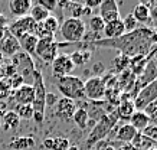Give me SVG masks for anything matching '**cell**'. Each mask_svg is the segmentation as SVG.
<instances>
[{"mask_svg":"<svg viewBox=\"0 0 157 150\" xmlns=\"http://www.w3.org/2000/svg\"><path fill=\"white\" fill-rule=\"evenodd\" d=\"M153 35H154L153 30L148 28H138L137 30H134L131 33L123 35L121 38L100 39V40H95L90 45L118 49L121 55L127 56V58H133V56H138V55L146 56L151 49V42L154 39Z\"/></svg>","mask_w":157,"mask_h":150,"instance_id":"obj_1","label":"cell"},{"mask_svg":"<svg viewBox=\"0 0 157 150\" xmlns=\"http://www.w3.org/2000/svg\"><path fill=\"white\" fill-rule=\"evenodd\" d=\"M32 87H33V102H32V108H33V118L38 124H42L45 120V110H46V85H45V79L43 75L39 69H35L33 79H32Z\"/></svg>","mask_w":157,"mask_h":150,"instance_id":"obj_2","label":"cell"},{"mask_svg":"<svg viewBox=\"0 0 157 150\" xmlns=\"http://www.w3.org/2000/svg\"><path fill=\"white\" fill-rule=\"evenodd\" d=\"M118 116L117 113H111V114H104L98 118L95 123V126L92 127L91 133L86 137V147L91 149L92 146H95L97 143L102 141L107 136L111 133V130L115 127L117 121H118Z\"/></svg>","mask_w":157,"mask_h":150,"instance_id":"obj_3","label":"cell"},{"mask_svg":"<svg viewBox=\"0 0 157 150\" xmlns=\"http://www.w3.org/2000/svg\"><path fill=\"white\" fill-rule=\"evenodd\" d=\"M56 88L63 98H69L72 101L85 98L84 94V81L81 78L67 75V77L56 78Z\"/></svg>","mask_w":157,"mask_h":150,"instance_id":"obj_4","label":"cell"},{"mask_svg":"<svg viewBox=\"0 0 157 150\" xmlns=\"http://www.w3.org/2000/svg\"><path fill=\"white\" fill-rule=\"evenodd\" d=\"M61 35L67 44H79L85 38V22L82 19H72L68 17L61 23Z\"/></svg>","mask_w":157,"mask_h":150,"instance_id":"obj_5","label":"cell"},{"mask_svg":"<svg viewBox=\"0 0 157 150\" xmlns=\"http://www.w3.org/2000/svg\"><path fill=\"white\" fill-rule=\"evenodd\" d=\"M12 63L16 68L17 74L25 79V84H30V79H33V72L36 69L33 58L20 51L19 53L12 56Z\"/></svg>","mask_w":157,"mask_h":150,"instance_id":"obj_6","label":"cell"},{"mask_svg":"<svg viewBox=\"0 0 157 150\" xmlns=\"http://www.w3.org/2000/svg\"><path fill=\"white\" fill-rule=\"evenodd\" d=\"M157 101V79L151 84L146 85L137 92L136 98L133 100L136 111H144L151 102Z\"/></svg>","mask_w":157,"mask_h":150,"instance_id":"obj_7","label":"cell"},{"mask_svg":"<svg viewBox=\"0 0 157 150\" xmlns=\"http://www.w3.org/2000/svg\"><path fill=\"white\" fill-rule=\"evenodd\" d=\"M105 92H107V84H105L104 78L92 77L84 83L85 98H90L92 101H98L105 97Z\"/></svg>","mask_w":157,"mask_h":150,"instance_id":"obj_8","label":"cell"},{"mask_svg":"<svg viewBox=\"0 0 157 150\" xmlns=\"http://www.w3.org/2000/svg\"><path fill=\"white\" fill-rule=\"evenodd\" d=\"M35 28H36V23L33 22V19L30 16H23V17H17V19L12 22V23L7 26V32H9L12 36H14L16 39L22 38L23 35H29V33H35Z\"/></svg>","mask_w":157,"mask_h":150,"instance_id":"obj_9","label":"cell"},{"mask_svg":"<svg viewBox=\"0 0 157 150\" xmlns=\"http://www.w3.org/2000/svg\"><path fill=\"white\" fill-rule=\"evenodd\" d=\"M51 67H52L53 75H55L56 78L71 75V72L75 69V67H74L71 58H69V55H67V53H61V55H58L56 58L53 59V62L51 63Z\"/></svg>","mask_w":157,"mask_h":150,"instance_id":"obj_10","label":"cell"},{"mask_svg":"<svg viewBox=\"0 0 157 150\" xmlns=\"http://www.w3.org/2000/svg\"><path fill=\"white\" fill-rule=\"evenodd\" d=\"M156 79H157V62L154 59H148L147 65H146V68L143 69V72L136 78L134 88L140 87V90H141V88H144L146 85H148V84H151L153 81H156Z\"/></svg>","mask_w":157,"mask_h":150,"instance_id":"obj_11","label":"cell"},{"mask_svg":"<svg viewBox=\"0 0 157 150\" xmlns=\"http://www.w3.org/2000/svg\"><path fill=\"white\" fill-rule=\"evenodd\" d=\"M10 97L13 98V101L16 102L17 106H32L33 98H35L32 84H23L22 87H19L17 90H14Z\"/></svg>","mask_w":157,"mask_h":150,"instance_id":"obj_12","label":"cell"},{"mask_svg":"<svg viewBox=\"0 0 157 150\" xmlns=\"http://www.w3.org/2000/svg\"><path fill=\"white\" fill-rule=\"evenodd\" d=\"M58 6L63 9L62 12H68L72 19H81V16L91 13V10L86 9L81 2H58Z\"/></svg>","mask_w":157,"mask_h":150,"instance_id":"obj_13","label":"cell"},{"mask_svg":"<svg viewBox=\"0 0 157 150\" xmlns=\"http://www.w3.org/2000/svg\"><path fill=\"white\" fill-rule=\"evenodd\" d=\"M22 49H20L19 40L12 36L9 32H6L5 38L0 40V53L2 55H6V56H14L16 53H19Z\"/></svg>","mask_w":157,"mask_h":150,"instance_id":"obj_14","label":"cell"},{"mask_svg":"<svg viewBox=\"0 0 157 150\" xmlns=\"http://www.w3.org/2000/svg\"><path fill=\"white\" fill-rule=\"evenodd\" d=\"M76 110V104L75 101H72L69 98H58L56 101V113L58 116L61 117L62 120L65 121H71L72 116Z\"/></svg>","mask_w":157,"mask_h":150,"instance_id":"obj_15","label":"cell"},{"mask_svg":"<svg viewBox=\"0 0 157 150\" xmlns=\"http://www.w3.org/2000/svg\"><path fill=\"white\" fill-rule=\"evenodd\" d=\"M123 35H125L124 25H123V20L118 19L115 22H111V23H105L101 36H102V39H117V38H121Z\"/></svg>","mask_w":157,"mask_h":150,"instance_id":"obj_16","label":"cell"},{"mask_svg":"<svg viewBox=\"0 0 157 150\" xmlns=\"http://www.w3.org/2000/svg\"><path fill=\"white\" fill-rule=\"evenodd\" d=\"M30 7H32V2L30 0H10L9 2L10 13L16 16V17L28 16Z\"/></svg>","mask_w":157,"mask_h":150,"instance_id":"obj_17","label":"cell"},{"mask_svg":"<svg viewBox=\"0 0 157 150\" xmlns=\"http://www.w3.org/2000/svg\"><path fill=\"white\" fill-rule=\"evenodd\" d=\"M136 134H137V130L131 124L125 123V124H123V126H120L117 129L115 139L118 141H121V143H124V144H130L133 141V139L136 137Z\"/></svg>","mask_w":157,"mask_h":150,"instance_id":"obj_18","label":"cell"},{"mask_svg":"<svg viewBox=\"0 0 157 150\" xmlns=\"http://www.w3.org/2000/svg\"><path fill=\"white\" fill-rule=\"evenodd\" d=\"M20 45L22 52L28 53L29 56H35V49H36V44H38V38L35 35L29 33V35H23L22 38L17 39Z\"/></svg>","mask_w":157,"mask_h":150,"instance_id":"obj_19","label":"cell"},{"mask_svg":"<svg viewBox=\"0 0 157 150\" xmlns=\"http://www.w3.org/2000/svg\"><path fill=\"white\" fill-rule=\"evenodd\" d=\"M71 146L67 137H46L43 140V147L48 150H68Z\"/></svg>","mask_w":157,"mask_h":150,"instance_id":"obj_20","label":"cell"},{"mask_svg":"<svg viewBox=\"0 0 157 150\" xmlns=\"http://www.w3.org/2000/svg\"><path fill=\"white\" fill-rule=\"evenodd\" d=\"M117 116L121 120H130L131 116L136 113V107H134L133 100H121L118 102V107H117Z\"/></svg>","mask_w":157,"mask_h":150,"instance_id":"obj_21","label":"cell"},{"mask_svg":"<svg viewBox=\"0 0 157 150\" xmlns=\"http://www.w3.org/2000/svg\"><path fill=\"white\" fill-rule=\"evenodd\" d=\"M128 124H131L137 130V133H141L150 124V118H148V116L144 111H136L131 116V118H130Z\"/></svg>","mask_w":157,"mask_h":150,"instance_id":"obj_22","label":"cell"},{"mask_svg":"<svg viewBox=\"0 0 157 150\" xmlns=\"http://www.w3.org/2000/svg\"><path fill=\"white\" fill-rule=\"evenodd\" d=\"M0 123H2V127H3L6 131L17 130V127H19V124H20V118L13 110H9L5 116L0 118Z\"/></svg>","mask_w":157,"mask_h":150,"instance_id":"obj_23","label":"cell"},{"mask_svg":"<svg viewBox=\"0 0 157 150\" xmlns=\"http://www.w3.org/2000/svg\"><path fill=\"white\" fill-rule=\"evenodd\" d=\"M9 147L12 150H29L35 147V139L33 137H14L9 143Z\"/></svg>","mask_w":157,"mask_h":150,"instance_id":"obj_24","label":"cell"},{"mask_svg":"<svg viewBox=\"0 0 157 150\" xmlns=\"http://www.w3.org/2000/svg\"><path fill=\"white\" fill-rule=\"evenodd\" d=\"M147 61H148V58H146V56H143V55H138V56H133V58H130V63H128L130 72L137 78L140 74L143 72L144 68H146Z\"/></svg>","mask_w":157,"mask_h":150,"instance_id":"obj_25","label":"cell"},{"mask_svg":"<svg viewBox=\"0 0 157 150\" xmlns=\"http://www.w3.org/2000/svg\"><path fill=\"white\" fill-rule=\"evenodd\" d=\"M134 19L137 20V23H147L150 22V9H148L146 3H138L136 7L133 9Z\"/></svg>","mask_w":157,"mask_h":150,"instance_id":"obj_26","label":"cell"},{"mask_svg":"<svg viewBox=\"0 0 157 150\" xmlns=\"http://www.w3.org/2000/svg\"><path fill=\"white\" fill-rule=\"evenodd\" d=\"M72 120L75 123L76 126L79 127L81 130H84L86 126H88V123H90V114L86 111L85 108H76L75 113H74V116H72Z\"/></svg>","mask_w":157,"mask_h":150,"instance_id":"obj_27","label":"cell"},{"mask_svg":"<svg viewBox=\"0 0 157 150\" xmlns=\"http://www.w3.org/2000/svg\"><path fill=\"white\" fill-rule=\"evenodd\" d=\"M58 49H59V48H58V42L55 40V42L49 45L48 48L45 49L42 53H39L38 58H40L43 62H46V63H52L53 59L59 55V53H58Z\"/></svg>","mask_w":157,"mask_h":150,"instance_id":"obj_28","label":"cell"},{"mask_svg":"<svg viewBox=\"0 0 157 150\" xmlns=\"http://www.w3.org/2000/svg\"><path fill=\"white\" fill-rule=\"evenodd\" d=\"M49 15H51L49 12H46L45 9H42V7L38 6L36 3L32 5V7H30V10H29V16L33 19L35 23H42L43 20L46 19Z\"/></svg>","mask_w":157,"mask_h":150,"instance_id":"obj_29","label":"cell"},{"mask_svg":"<svg viewBox=\"0 0 157 150\" xmlns=\"http://www.w3.org/2000/svg\"><path fill=\"white\" fill-rule=\"evenodd\" d=\"M40 25H42L43 30H45L48 35H55V32H58V30H59V28H61L59 20H58L55 16H51V15H49L46 19L43 20Z\"/></svg>","mask_w":157,"mask_h":150,"instance_id":"obj_30","label":"cell"},{"mask_svg":"<svg viewBox=\"0 0 157 150\" xmlns=\"http://www.w3.org/2000/svg\"><path fill=\"white\" fill-rule=\"evenodd\" d=\"M69 58H71L74 67H82L86 61H90L91 52H88V51H75V52H72L69 55Z\"/></svg>","mask_w":157,"mask_h":150,"instance_id":"obj_31","label":"cell"},{"mask_svg":"<svg viewBox=\"0 0 157 150\" xmlns=\"http://www.w3.org/2000/svg\"><path fill=\"white\" fill-rule=\"evenodd\" d=\"M19 118L22 120H32L33 118V108L32 106H16V110H13Z\"/></svg>","mask_w":157,"mask_h":150,"instance_id":"obj_32","label":"cell"},{"mask_svg":"<svg viewBox=\"0 0 157 150\" xmlns=\"http://www.w3.org/2000/svg\"><path fill=\"white\" fill-rule=\"evenodd\" d=\"M90 29L92 30V33H102V30H104V20L101 19L100 16L97 15V16H91L90 17Z\"/></svg>","mask_w":157,"mask_h":150,"instance_id":"obj_33","label":"cell"},{"mask_svg":"<svg viewBox=\"0 0 157 150\" xmlns=\"http://www.w3.org/2000/svg\"><path fill=\"white\" fill-rule=\"evenodd\" d=\"M55 42V36L51 35V36H45V38L38 39V44H36V49H35V56H38L39 53H42L45 49L48 48L51 44Z\"/></svg>","mask_w":157,"mask_h":150,"instance_id":"obj_34","label":"cell"},{"mask_svg":"<svg viewBox=\"0 0 157 150\" xmlns=\"http://www.w3.org/2000/svg\"><path fill=\"white\" fill-rule=\"evenodd\" d=\"M123 20V25H124V30H125V33H131V32H134V30L138 29V23L137 20L134 19V16L130 13V15H127Z\"/></svg>","mask_w":157,"mask_h":150,"instance_id":"obj_35","label":"cell"},{"mask_svg":"<svg viewBox=\"0 0 157 150\" xmlns=\"http://www.w3.org/2000/svg\"><path fill=\"white\" fill-rule=\"evenodd\" d=\"M12 87L7 78H2L0 79V101H5L7 97L12 95Z\"/></svg>","mask_w":157,"mask_h":150,"instance_id":"obj_36","label":"cell"},{"mask_svg":"<svg viewBox=\"0 0 157 150\" xmlns=\"http://www.w3.org/2000/svg\"><path fill=\"white\" fill-rule=\"evenodd\" d=\"M141 134H143L144 137L150 139L151 141H154V143H157V126L148 124V126L146 127L143 131H141Z\"/></svg>","mask_w":157,"mask_h":150,"instance_id":"obj_37","label":"cell"},{"mask_svg":"<svg viewBox=\"0 0 157 150\" xmlns=\"http://www.w3.org/2000/svg\"><path fill=\"white\" fill-rule=\"evenodd\" d=\"M36 5L40 6L42 9H45L46 12H53V10L58 7V2L56 0H38L36 2Z\"/></svg>","mask_w":157,"mask_h":150,"instance_id":"obj_38","label":"cell"},{"mask_svg":"<svg viewBox=\"0 0 157 150\" xmlns=\"http://www.w3.org/2000/svg\"><path fill=\"white\" fill-rule=\"evenodd\" d=\"M109 10H118V5L115 0H102L100 5V12H109Z\"/></svg>","mask_w":157,"mask_h":150,"instance_id":"obj_39","label":"cell"},{"mask_svg":"<svg viewBox=\"0 0 157 150\" xmlns=\"http://www.w3.org/2000/svg\"><path fill=\"white\" fill-rule=\"evenodd\" d=\"M10 83V87H12V91H14V90H17L19 87H22L25 84V79L22 77H20L19 74H16V75H13L12 78H7Z\"/></svg>","mask_w":157,"mask_h":150,"instance_id":"obj_40","label":"cell"},{"mask_svg":"<svg viewBox=\"0 0 157 150\" xmlns=\"http://www.w3.org/2000/svg\"><path fill=\"white\" fill-rule=\"evenodd\" d=\"M128 63H130V58L127 56H118V58L115 59V67L118 68V71H125V68H128Z\"/></svg>","mask_w":157,"mask_h":150,"instance_id":"obj_41","label":"cell"},{"mask_svg":"<svg viewBox=\"0 0 157 150\" xmlns=\"http://www.w3.org/2000/svg\"><path fill=\"white\" fill-rule=\"evenodd\" d=\"M101 2H102V0H86V2H84V6H85L88 10H92L94 7H100Z\"/></svg>","mask_w":157,"mask_h":150,"instance_id":"obj_42","label":"cell"},{"mask_svg":"<svg viewBox=\"0 0 157 150\" xmlns=\"http://www.w3.org/2000/svg\"><path fill=\"white\" fill-rule=\"evenodd\" d=\"M56 101H58L56 95H53V94H51V92L46 94V106H53V104H56Z\"/></svg>","mask_w":157,"mask_h":150,"instance_id":"obj_43","label":"cell"},{"mask_svg":"<svg viewBox=\"0 0 157 150\" xmlns=\"http://www.w3.org/2000/svg\"><path fill=\"white\" fill-rule=\"evenodd\" d=\"M9 111V107H7V102L6 101H0V118L5 116L6 113Z\"/></svg>","mask_w":157,"mask_h":150,"instance_id":"obj_44","label":"cell"},{"mask_svg":"<svg viewBox=\"0 0 157 150\" xmlns=\"http://www.w3.org/2000/svg\"><path fill=\"white\" fill-rule=\"evenodd\" d=\"M7 26H9V20H7V17L0 13V29H6Z\"/></svg>","mask_w":157,"mask_h":150,"instance_id":"obj_45","label":"cell"},{"mask_svg":"<svg viewBox=\"0 0 157 150\" xmlns=\"http://www.w3.org/2000/svg\"><path fill=\"white\" fill-rule=\"evenodd\" d=\"M150 19L154 20V22L157 23V3L150 9Z\"/></svg>","mask_w":157,"mask_h":150,"instance_id":"obj_46","label":"cell"},{"mask_svg":"<svg viewBox=\"0 0 157 150\" xmlns=\"http://www.w3.org/2000/svg\"><path fill=\"white\" fill-rule=\"evenodd\" d=\"M115 150H117V149H115ZM118 150H136V149H134V147H133L131 144H123Z\"/></svg>","mask_w":157,"mask_h":150,"instance_id":"obj_47","label":"cell"},{"mask_svg":"<svg viewBox=\"0 0 157 150\" xmlns=\"http://www.w3.org/2000/svg\"><path fill=\"white\" fill-rule=\"evenodd\" d=\"M5 78V74H3V65H0V79Z\"/></svg>","mask_w":157,"mask_h":150,"instance_id":"obj_48","label":"cell"},{"mask_svg":"<svg viewBox=\"0 0 157 150\" xmlns=\"http://www.w3.org/2000/svg\"><path fill=\"white\" fill-rule=\"evenodd\" d=\"M68 150H79V147H78V146H69Z\"/></svg>","mask_w":157,"mask_h":150,"instance_id":"obj_49","label":"cell"},{"mask_svg":"<svg viewBox=\"0 0 157 150\" xmlns=\"http://www.w3.org/2000/svg\"><path fill=\"white\" fill-rule=\"evenodd\" d=\"M150 150H157V146H154V147H151Z\"/></svg>","mask_w":157,"mask_h":150,"instance_id":"obj_50","label":"cell"},{"mask_svg":"<svg viewBox=\"0 0 157 150\" xmlns=\"http://www.w3.org/2000/svg\"><path fill=\"white\" fill-rule=\"evenodd\" d=\"M0 127H2V123H0Z\"/></svg>","mask_w":157,"mask_h":150,"instance_id":"obj_51","label":"cell"}]
</instances>
